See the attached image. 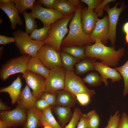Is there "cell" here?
Wrapping results in <instances>:
<instances>
[{
  "instance_id": "cell-1",
  "label": "cell",
  "mask_w": 128,
  "mask_h": 128,
  "mask_svg": "<svg viewBox=\"0 0 128 128\" xmlns=\"http://www.w3.org/2000/svg\"><path fill=\"white\" fill-rule=\"evenodd\" d=\"M86 57L94 58L103 62L109 66H117L120 59L125 54L123 47L115 50V46H105L100 40H96L91 45L84 47Z\"/></svg>"
},
{
  "instance_id": "cell-50",
  "label": "cell",
  "mask_w": 128,
  "mask_h": 128,
  "mask_svg": "<svg viewBox=\"0 0 128 128\" xmlns=\"http://www.w3.org/2000/svg\"><path fill=\"white\" fill-rule=\"evenodd\" d=\"M125 43L128 44V34H126L125 37Z\"/></svg>"
},
{
  "instance_id": "cell-43",
  "label": "cell",
  "mask_w": 128,
  "mask_h": 128,
  "mask_svg": "<svg viewBox=\"0 0 128 128\" xmlns=\"http://www.w3.org/2000/svg\"><path fill=\"white\" fill-rule=\"evenodd\" d=\"M77 128H90L86 114H82Z\"/></svg>"
},
{
  "instance_id": "cell-9",
  "label": "cell",
  "mask_w": 128,
  "mask_h": 128,
  "mask_svg": "<svg viewBox=\"0 0 128 128\" xmlns=\"http://www.w3.org/2000/svg\"><path fill=\"white\" fill-rule=\"evenodd\" d=\"M66 70L63 67H57L50 70L46 78L45 92L55 93L64 89Z\"/></svg>"
},
{
  "instance_id": "cell-12",
  "label": "cell",
  "mask_w": 128,
  "mask_h": 128,
  "mask_svg": "<svg viewBox=\"0 0 128 128\" xmlns=\"http://www.w3.org/2000/svg\"><path fill=\"white\" fill-rule=\"evenodd\" d=\"M0 117L10 128L23 126L27 119L26 110L17 107L9 111H0Z\"/></svg>"
},
{
  "instance_id": "cell-35",
  "label": "cell",
  "mask_w": 128,
  "mask_h": 128,
  "mask_svg": "<svg viewBox=\"0 0 128 128\" xmlns=\"http://www.w3.org/2000/svg\"><path fill=\"white\" fill-rule=\"evenodd\" d=\"M119 111H116L113 115H110L108 123L105 128H118L120 115Z\"/></svg>"
},
{
  "instance_id": "cell-10",
  "label": "cell",
  "mask_w": 128,
  "mask_h": 128,
  "mask_svg": "<svg viewBox=\"0 0 128 128\" xmlns=\"http://www.w3.org/2000/svg\"><path fill=\"white\" fill-rule=\"evenodd\" d=\"M30 13L34 18L40 20L44 26L50 25L65 16L55 9L42 7L37 3L36 0Z\"/></svg>"
},
{
  "instance_id": "cell-49",
  "label": "cell",
  "mask_w": 128,
  "mask_h": 128,
  "mask_svg": "<svg viewBox=\"0 0 128 128\" xmlns=\"http://www.w3.org/2000/svg\"><path fill=\"white\" fill-rule=\"evenodd\" d=\"M4 47L3 46H0V58L1 57L2 53L3 52Z\"/></svg>"
},
{
  "instance_id": "cell-38",
  "label": "cell",
  "mask_w": 128,
  "mask_h": 128,
  "mask_svg": "<svg viewBox=\"0 0 128 128\" xmlns=\"http://www.w3.org/2000/svg\"><path fill=\"white\" fill-rule=\"evenodd\" d=\"M75 96L77 101L82 105H86L90 102L91 97L87 94L80 93Z\"/></svg>"
},
{
  "instance_id": "cell-7",
  "label": "cell",
  "mask_w": 128,
  "mask_h": 128,
  "mask_svg": "<svg viewBox=\"0 0 128 128\" xmlns=\"http://www.w3.org/2000/svg\"><path fill=\"white\" fill-rule=\"evenodd\" d=\"M49 70L61 67L60 53L51 45L45 44L39 50L37 56Z\"/></svg>"
},
{
  "instance_id": "cell-48",
  "label": "cell",
  "mask_w": 128,
  "mask_h": 128,
  "mask_svg": "<svg viewBox=\"0 0 128 128\" xmlns=\"http://www.w3.org/2000/svg\"><path fill=\"white\" fill-rule=\"evenodd\" d=\"M0 128H10L6 124L4 121L0 119Z\"/></svg>"
},
{
  "instance_id": "cell-45",
  "label": "cell",
  "mask_w": 128,
  "mask_h": 128,
  "mask_svg": "<svg viewBox=\"0 0 128 128\" xmlns=\"http://www.w3.org/2000/svg\"><path fill=\"white\" fill-rule=\"evenodd\" d=\"M11 108L7 106L5 103L0 100V110L1 111H8L11 110Z\"/></svg>"
},
{
  "instance_id": "cell-16",
  "label": "cell",
  "mask_w": 128,
  "mask_h": 128,
  "mask_svg": "<svg viewBox=\"0 0 128 128\" xmlns=\"http://www.w3.org/2000/svg\"><path fill=\"white\" fill-rule=\"evenodd\" d=\"M37 100L31 91L29 87L26 84L21 91L17 98L16 107L26 111L32 110L35 108Z\"/></svg>"
},
{
  "instance_id": "cell-39",
  "label": "cell",
  "mask_w": 128,
  "mask_h": 128,
  "mask_svg": "<svg viewBox=\"0 0 128 128\" xmlns=\"http://www.w3.org/2000/svg\"><path fill=\"white\" fill-rule=\"evenodd\" d=\"M114 0H103L101 3L96 9L94 12L97 14L98 17L102 16L103 14L104 9L105 6L107 4L111 2H114Z\"/></svg>"
},
{
  "instance_id": "cell-19",
  "label": "cell",
  "mask_w": 128,
  "mask_h": 128,
  "mask_svg": "<svg viewBox=\"0 0 128 128\" xmlns=\"http://www.w3.org/2000/svg\"><path fill=\"white\" fill-rule=\"evenodd\" d=\"M56 106L73 107L77 101L76 96L64 90H58L55 92Z\"/></svg>"
},
{
  "instance_id": "cell-8",
  "label": "cell",
  "mask_w": 128,
  "mask_h": 128,
  "mask_svg": "<svg viewBox=\"0 0 128 128\" xmlns=\"http://www.w3.org/2000/svg\"><path fill=\"white\" fill-rule=\"evenodd\" d=\"M126 8L124 1L116 3L115 6L111 8L108 4L104 8V10L106 11L108 15L110 27L109 40L112 46H115L116 41V26L119 17Z\"/></svg>"
},
{
  "instance_id": "cell-6",
  "label": "cell",
  "mask_w": 128,
  "mask_h": 128,
  "mask_svg": "<svg viewBox=\"0 0 128 128\" xmlns=\"http://www.w3.org/2000/svg\"><path fill=\"white\" fill-rule=\"evenodd\" d=\"M64 90L75 96L78 94L83 93L88 94L91 97L96 94L94 90L90 89L87 87L82 79L76 75L73 71H66Z\"/></svg>"
},
{
  "instance_id": "cell-14",
  "label": "cell",
  "mask_w": 128,
  "mask_h": 128,
  "mask_svg": "<svg viewBox=\"0 0 128 128\" xmlns=\"http://www.w3.org/2000/svg\"><path fill=\"white\" fill-rule=\"evenodd\" d=\"M94 65L95 70L100 73L102 82L106 87L108 85V78L110 79L112 83L119 81L122 79L121 76L115 68L110 67L103 62H96Z\"/></svg>"
},
{
  "instance_id": "cell-31",
  "label": "cell",
  "mask_w": 128,
  "mask_h": 128,
  "mask_svg": "<svg viewBox=\"0 0 128 128\" xmlns=\"http://www.w3.org/2000/svg\"><path fill=\"white\" fill-rule=\"evenodd\" d=\"M35 0H15L14 6L20 14H22L27 9L32 10Z\"/></svg>"
},
{
  "instance_id": "cell-28",
  "label": "cell",
  "mask_w": 128,
  "mask_h": 128,
  "mask_svg": "<svg viewBox=\"0 0 128 128\" xmlns=\"http://www.w3.org/2000/svg\"><path fill=\"white\" fill-rule=\"evenodd\" d=\"M51 25L44 26L41 28L35 29L30 35L31 38L38 41H43L48 36Z\"/></svg>"
},
{
  "instance_id": "cell-30",
  "label": "cell",
  "mask_w": 128,
  "mask_h": 128,
  "mask_svg": "<svg viewBox=\"0 0 128 128\" xmlns=\"http://www.w3.org/2000/svg\"><path fill=\"white\" fill-rule=\"evenodd\" d=\"M115 69L123 78L124 87L123 95L125 96L128 94V59L123 65L119 67H116Z\"/></svg>"
},
{
  "instance_id": "cell-42",
  "label": "cell",
  "mask_w": 128,
  "mask_h": 128,
  "mask_svg": "<svg viewBox=\"0 0 128 128\" xmlns=\"http://www.w3.org/2000/svg\"><path fill=\"white\" fill-rule=\"evenodd\" d=\"M118 128H128V114L123 112L121 116Z\"/></svg>"
},
{
  "instance_id": "cell-23",
  "label": "cell",
  "mask_w": 128,
  "mask_h": 128,
  "mask_svg": "<svg viewBox=\"0 0 128 128\" xmlns=\"http://www.w3.org/2000/svg\"><path fill=\"white\" fill-rule=\"evenodd\" d=\"M27 69L46 78L50 70L44 65L37 57H31L28 62Z\"/></svg>"
},
{
  "instance_id": "cell-24",
  "label": "cell",
  "mask_w": 128,
  "mask_h": 128,
  "mask_svg": "<svg viewBox=\"0 0 128 128\" xmlns=\"http://www.w3.org/2000/svg\"><path fill=\"white\" fill-rule=\"evenodd\" d=\"M96 60L94 58H86L79 61L75 64V74L77 75L82 74L89 71L95 70Z\"/></svg>"
},
{
  "instance_id": "cell-27",
  "label": "cell",
  "mask_w": 128,
  "mask_h": 128,
  "mask_svg": "<svg viewBox=\"0 0 128 128\" xmlns=\"http://www.w3.org/2000/svg\"><path fill=\"white\" fill-rule=\"evenodd\" d=\"M63 52L80 60L86 58L84 47L78 46L65 47L63 49Z\"/></svg>"
},
{
  "instance_id": "cell-15",
  "label": "cell",
  "mask_w": 128,
  "mask_h": 128,
  "mask_svg": "<svg viewBox=\"0 0 128 128\" xmlns=\"http://www.w3.org/2000/svg\"><path fill=\"white\" fill-rule=\"evenodd\" d=\"M93 10L86 7L81 10V25L82 30L86 34L90 35L93 32L98 18Z\"/></svg>"
},
{
  "instance_id": "cell-37",
  "label": "cell",
  "mask_w": 128,
  "mask_h": 128,
  "mask_svg": "<svg viewBox=\"0 0 128 128\" xmlns=\"http://www.w3.org/2000/svg\"><path fill=\"white\" fill-rule=\"evenodd\" d=\"M59 0H37V3L39 4L42 5L46 8L54 9Z\"/></svg>"
},
{
  "instance_id": "cell-13",
  "label": "cell",
  "mask_w": 128,
  "mask_h": 128,
  "mask_svg": "<svg viewBox=\"0 0 128 128\" xmlns=\"http://www.w3.org/2000/svg\"><path fill=\"white\" fill-rule=\"evenodd\" d=\"M109 24L108 15H105L101 19H98L94 29L90 35L91 42L95 43L97 40H100L104 45L109 40Z\"/></svg>"
},
{
  "instance_id": "cell-2",
  "label": "cell",
  "mask_w": 128,
  "mask_h": 128,
  "mask_svg": "<svg viewBox=\"0 0 128 128\" xmlns=\"http://www.w3.org/2000/svg\"><path fill=\"white\" fill-rule=\"evenodd\" d=\"M82 6L75 13L70 20L68 34L64 38L61 45L65 47L78 46L84 47L92 45L90 36L86 34L81 25V14Z\"/></svg>"
},
{
  "instance_id": "cell-5",
  "label": "cell",
  "mask_w": 128,
  "mask_h": 128,
  "mask_svg": "<svg viewBox=\"0 0 128 128\" xmlns=\"http://www.w3.org/2000/svg\"><path fill=\"white\" fill-rule=\"evenodd\" d=\"M31 57L24 54L7 60L0 67V79L4 81L13 74L18 73H24L27 69L28 62Z\"/></svg>"
},
{
  "instance_id": "cell-46",
  "label": "cell",
  "mask_w": 128,
  "mask_h": 128,
  "mask_svg": "<svg viewBox=\"0 0 128 128\" xmlns=\"http://www.w3.org/2000/svg\"><path fill=\"white\" fill-rule=\"evenodd\" d=\"M15 0H0V5H5L14 3Z\"/></svg>"
},
{
  "instance_id": "cell-33",
  "label": "cell",
  "mask_w": 128,
  "mask_h": 128,
  "mask_svg": "<svg viewBox=\"0 0 128 128\" xmlns=\"http://www.w3.org/2000/svg\"><path fill=\"white\" fill-rule=\"evenodd\" d=\"M90 128H98L100 117L96 111L92 110L86 114Z\"/></svg>"
},
{
  "instance_id": "cell-22",
  "label": "cell",
  "mask_w": 128,
  "mask_h": 128,
  "mask_svg": "<svg viewBox=\"0 0 128 128\" xmlns=\"http://www.w3.org/2000/svg\"><path fill=\"white\" fill-rule=\"evenodd\" d=\"M22 83L19 76H18L11 84L6 87L0 88V93L7 92L9 94L11 99L12 104H14L21 91Z\"/></svg>"
},
{
  "instance_id": "cell-34",
  "label": "cell",
  "mask_w": 128,
  "mask_h": 128,
  "mask_svg": "<svg viewBox=\"0 0 128 128\" xmlns=\"http://www.w3.org/2000/svg\"><path fill=\"white\" fill-rule=\"evenodd\" d=\"M82 114L81 110L79 108H75L71 119L64 128H75Z\"/></svg>"
},
{
  "instance_id": "cell-11",
  "label": "cell",
  "mask_w": 128,
  "mask_h": 128,
  "mask_svg": "<svg viewBox=\"0 0 128 128\" xmlns=\"http://www.w3.org/2000/svg\"><path fill=\"white\" fill-rule=\"evenodd\" d=\"M22 77L26 84L32 89V93L35 97L37 100L40 99L45 91L46 78L27 69L23 74Z\"/></svg>"
},
{
  "instance_id": "cell-41",
  "label": "cell",
  "mask_w": 128,
  "mask_h": 128,
  "mask_svg": "<svg viewBox=\"0 0 128 128\" xmlns=\"http://www.w3.org/2000/svg\"><path fill=\"white\" fill-rule=\"evenodd\" d=\"M103 0H81V2L86 4L88 9L94 10L98 6Z\"/></svg>"
},
{
  "instance_id": "cell-3",
  "label": "cell",
  "mask_w": 128,
  "mask_h": 128,
  "mask_svg": "<svg viewBox=\"0 0 128 128\" xmlns=\"http://www.w3.org/2000/svg\"><path fill=\"white\" fill-rule=\"evenodd\" d=\"M75 13L60 19L51 25L47 37L43 41L49 45L60 53V46L64 37L69 32L67 26Z\"/></svg>"
},
{
  "instance_id": "cell-17",
  "label": "cell",
  "mask_w": 128,
  "mask_h": 128,
  "mask_svg": "<svg viewBox=\"0 0 128 128\" xmlns=\"http://www.w3.org/2000/svg\"><path fill=\"white\" fill-rule=\"evenodd\" d=\"M78 0H59L55 9L65 16L75 13L82 5Z\"/></svg>"
},
{
  "instance_id": "cell-20",
  "label": "cell",
  "mask_w": 128,
  "mask_h": 128,
  "mask_svg": "<svg viewBox=\"0 0 128 128\" xmlns=\"http://www.w3.org/2000/svg\"><path fill=\"white\" fill-rule=\"evenodd\" d=\"M53 107L50 106L46 109L39 111L40 126H49L51 128H64L56 121L52 113Z\"/></svg>"
},
{
  "instance_id": "cell-4",
  "label": "cell",
  "mask_w": 128,
  "mask_h": 128,
  "mask_svg": "<svg viewBox=\"0 0 128 128\" xmlns=\"http://www.w3.org/2000/svg\"><path fill=\"white\" fill-rule=\"evenodd\" d=\"M15 40V45L20 54L31 57L37 56L38 52L45 43L32 39L29 34L20 29L12 33Z\"/></svg>"
},
{
  "instance_id": "cell-18",
  "label": "cell",
  "mask_w": 128,
  "mask_h": 128,
  "mask_svg": "<svg viewBox=\"0 0 128 128\" xmlns=\"http://www.w3.org/2000/svg\"><path fill=\"white\" fill-rule=\"evenodd\" d=\"M0 8L6 14L9 19L12 30H14L17 25H23V23L19 15L18 10L14 6V3L0 5Z\"/></svg>"
},
{
  "instance_id": "cell-40",
  "label": "cell",
  "mask_w": 128,
  "mask_h": 128,
  "mask_svg": "<svg viewBox=\"0 0 128 128\" xmlns=\"http://www.w3.org/2000/svg\"><path fill=\"white\" fill-rule=\"evenodd\" d=\"M50 106L44 100L40 99L37 100L35 104V108L38 111H41L49 107Z\"/></svg>"
},
{
  "instance_id": "cell-44",
  "label": "cell",
  "mask_w": 128,
  "mask_h": 128,
  "mask_svg": "<svg viewBox=\"0 0 128 128\" xmlns=\"http://www.w3.org/2000/svg\"><path fill=\"white\" fill-rule=\"evenodd\" d=\"M15 42L14 37H9L5 35H0V44L3 45L4 46L6 44Z\"/></svg>"
},
{
  "instance_id": "cell-36",
  "label": "cell",
  "mask_w": 128,
  "mask_h": 128,
  "mask_svg": "<svg viewBox=\"0 0 128 128\" xmlns=\"http://www.w3.org/2000/svg\"><path fill=\"white\" fill-rule=\"evenodd\" d=\"M40 99L44 100L51 106H56V93L45 92L41 95Z\"/></svg>"
},
{
  "instance_id": "cell-53",
  "label": "cell",
  "mask_w": 128,
  "mask_h": 128,
  "mask_svg": "<svg viewBox=\"0 0 128 128\" xmlns=\"http://www.w3.org/2000/svg\"><path fill=\"white\" fill-rule=\"evenodd\" d=\"M127 6H128V4Z\"/></svg>"
},
{
  "instance_id": "cell-25",
  "label": "cell",
  "mask_w": 128,
  "mask_h": 128,
  "mask_svg": "<svg viewBox=\"0 0 128 128\" xmlns=\"http://www.w3.org/2000/svg\"><path fill=\"white\" fill-rule=\"evenodd\" d=\"M27 119L23 128H37L40 126L39 111L35 108L30 110L26 111Z\"/></svg>"
},
{
  "instance_id": "cell-29",
  "label": "cell",
  "mask_w": 128,
  "mask_h": 128,
  "mask_svg": "<svg viewBox=\"0 0 128 128\" xmlns=\"http://www.w3.org/2000/svg\"><path fill=\"white\" fill-rule=\"evenodd\" d=\"M22 14L25 21V32L29 34H31L34 30L37 29L38 26L37 22L30 13L25 11Z\"/></svg>"
},
{
  "instance_id": "cell-21",
  "label": "cell",
  "mask_w": 128,
  "mask_h": 128,
  "mask_svg": "<svg viewBox=\"0 0 128 128\" xmlns=\"http://www.w3.org/2000/svg\"><path fill=\"white\" fill-rule=\"evenodd\" d=\"M71 108L68 106H56L52 109L57 117L59 124L64 128L72 117L73 113L71 111Z\"/></svg>"
},
{
  "instance_id": "cell-26",
  "label": "cell",
  "mask_w": 128,
  "mask_h": 128,
  "mask_svg": "<svg viewBox=\"0 0 128 128\" xmlns=\"http://www.w3.org/2000/svg\"><path fill=\"white\" fill-rule=\"evenodd\" d=\"M62 65L67 71H73V66L80 59L76 58L67 53H60Z\"/></svg>"
},
{
  "instance_id": "cell-51",
  "label": "cell",
  "mask_w": 128,
  "mask_h": 128,
  "mask_svg": "<svg viewBox=\"0 0 128 128\" xmlns=\"http://www.w3.org/2000/svg\"><path fill=\"white\" fill-rule=\"evenodd\" d=\"M43 128H51L50 127L48 126H45Z\"/></svg>"
},
{
  "instance_id": "cell-47",
  "label": "cell",
  "mask_w": 128,
  "mask_h": 128,
  "mask_svg": "<svg viewBox=\"0 0 128 128\" xmlns=\"http://www.w3.org/2000/svg\"><path fill=\"white\" fill-rule=\"evenodd\" d=\"M122 29L123 32L125 34H128V21L123 24Z\"/></svg>"
},
{
  "instance_id": "cell-52",
  "label": "cell",
  "mask_w": 128,
  "mask_h": 128,
  "mask_svg": "<svg viewBox=\"0 0 128 128\" xmlns=\"http://www.w3.org/2000/svg\"><path fill=\"white\" fill-rule=\"evenodd\" d=\"M0 23H1L3 21V20L1 18H0Z\"/></svg>"
},
{
  "instance_id": "cell-32",
  "label": "cell",
  "mask_w": 128,
  "mask_h": 128,
  "mask_svg": "<svg viewBox=\"0 0 128 128\" xmlns=\"http://www.w3.org/2000/svg\"><path fill=\"white\" fill-rule=\"evenodd\" d=\"M82 79L84 83H87L91 86L96 87L100 85L102 82L101 76L98 73L94 72L88 73Z\"/></svg>"
}]
</instances>
